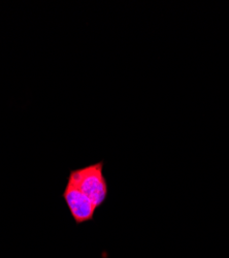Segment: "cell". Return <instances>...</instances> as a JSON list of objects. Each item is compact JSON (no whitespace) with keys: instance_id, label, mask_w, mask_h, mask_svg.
<instances>
[{"instance_id":"cell-1","label":"cell","mask_w":229,"mask_h":258,"mask_svg":"<svg viewBox=\"0 0 229 258\" xmlns=\"http://www.w3.org/2000/svg\"><path fill=\"white\" fill-rule=\"evenodd\" d=\"M103 164L99 161L79 169L70 170L68 180L91 200L94 206L100 208L109 197V185L103 174Z\"/></svg>"},{"instance_id":"cell-2","label":"cell","mask_w":229,"mask_h":258,"mask_svg":"<svg viewBox=\"0 0 229 258\" xmlns=\"http://www.w3.org/2000/svg\"><path fill=\"white\" fill-rule=\"evenodd\" d=\"M62 197L77 224H83L93 220L97 208L74 184L67 181Z\"/></svg>"}]
</instances>
